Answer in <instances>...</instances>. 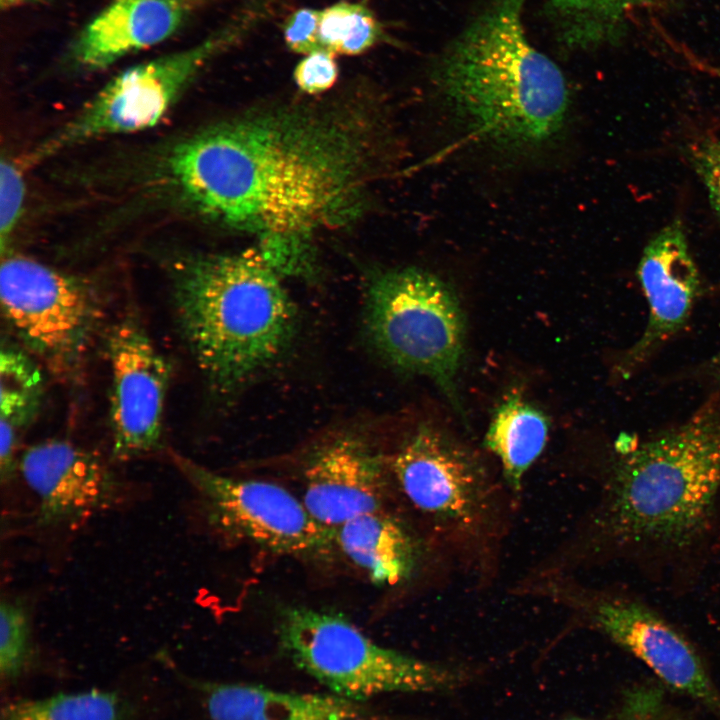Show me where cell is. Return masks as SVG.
Segmentation results:
<instances>
[{
  "label": "cell",
  "mask_w": 720,
  "mask_h": 720,
  "mask_svg": "<svg viewBox=\"0 0 720 720\" xmlns=\"http://www.w3.org/2000/svg\"><path fill=\"white\" fill-rule=\"evenodd\" d=\"M360 110L249 112L175 145L166 175L199 214L258 237L280 276L311 277L312 236L356 216L384 156L383 129Z\"/></svg>",
  "instance_id": "1"
},
{
  "label": "cell",
  "mask_w": 720,
  "mask_h": 720,
  "mask_svg": "<svg viewBox=\"0 0 720 720\" xmlns=\"http://www.w3.org/2000/svg\"><path fill=\"white\" fill-rule=\"evenodd\" d=\"M527 0H492L441 53L431 81L448 117L472 145L528 156L566 130L571 95L560 68L528 40Z\"/></svg>",
  "instance_id": "2"
},
{
  "label": "cell",
  "mask_w": 720,
  "mask_h": 720,
  "mask_svg": "<svg viewBox=\"0 0 720 720\" xmlns=\"http://www.w3.org/2000/svg\"><path fill=\"white\" fill-rule=\"evenodd\" d=\"M280 277L258 249L186 254L172 262L179 326L216 392L236 390L290 343L296 311Z\"/></svg>",
  "instance_id": "3"
},
{
  "label": "cell",
  "mask_w": 720,
  "mask_h": 720,
  "mask_svg": "<svg viewBox=\"0 0 720 720\" xmlns=\"http://www.w3.org/2000/svg\"><path fill=\"white\" fill-rule=\"evenodd\" d=\"M719 492L720 400H711L619 460L599 530L627 548H682L703 531Z\"/></svg>",
  "instance_id": "4"
},
{
  "label": "cell",
  "mask_w": 720,
  "mask_h": 720,
  "mask_svg": "<svg viewBox=\"0 0 720 720\" xmlns=\"http://www.w3.org/2000/svg\"><path fill=\"white\" fill-rule=\"evenodd\" d=\"M277 635L299 669L356 702L385 693L447 690L460 681L455 670L380 646L338 613L289 606L280 612Z\"/></svg>",
  "instance_id": "5"
},
{
  "label": "cell",
  "mask_w": 720,
  "mask_h": 720,
  "mask_svg": "<svg viewBox=\"0 0 720 720\" xmlns=\"http://www.w3.org/2000/svg\"><path fill=\"white\" fill-rule=\"evenodd\" d=\"M365 324L369 339L393 366L429 377L461 409L455 378L464 355L465 319L445 281L415 267L376 273L368 282Z\"/></svg>",
  "instance_id": "6"
},
{
  "label": "cell",
  "mask_w": 720,
  "mask_h": 720,
  "mask_svg": "<svg viewBox=\"0 0 720 720\" xmlns=\"http://www.w3.org/2000/svg\"><path fill=\"white\" fill-rule=\"evenodd\" d=\"M266 8L263 2H254L200 43L123 71L42 144L33 160L101 136L154 126L198 72L249 32L265 16Z\"/></svg>",
  "instance_id": "7"
},
{
  "label": "cell",
  "mask_w": 720,
  "mask_h": 720,
  "mask_svg": "<svg viewBox=\"0 0 720 720\" xmlns=\"http://www.w3.org/2000/svg\"><path fill=\"white\" fill-rule=\"evenodd\" d=\"M0 299L9 325L51 373L64 378L79 369L101 313L87 280L8 254L1 262Z\"/></svg>",
  "instance_id": "8"
},
{
  "label": "cell",
  "mask_w": 720,
  "mask_h": 720,
  "mask_svg": "<svg viewBox=\"0 0 720 720\" xmlns=\"http://www.w3.org/2000/svg\"><path fill=\"white\" fill-rule=\"evenodd\" d=\"M408 501L441 533L477 540L496 517V488L481 462L462 444L429 425L419 426L391 463Z\"/></svg>",
  "instance_id": "9"
},
{
  "label": "cell",
  "mask_w": 720,
  "mask_h": 720,
  "mask_svg": "<svg viewBox=\"0 0 720 720\" xmlns=\"http://www.w3.org/2000/svg\"><path fill=\"white\" fill-rule=\"evenodd\" d=\"M172 458L201 496L209 524L222 534L297 558L331 551L335 530L318 523L284 487L224 476L177 453Z\"/></svg>",
  "instance_id": "10"
},
{
  "label": "cell",
  "mask_w": 720,
  "mask_h": 720,
  "mask_svg": "<svg viewBox=\"0 0 720 720\" xmlns=\"http://www.w3.org/2000/svg\"><path fill=\"white\" fill-rule=\"evenodd\" d=\"M114 458L126 461L160 446L170 366L142 324L127 316L107 339Z\"/></svg>",
  "instance_id": "11"
},
{
  "label": "cell",
  "mask_w": 720,
  "mask_h": 720,
  "mask_svg": "<svg viewBox=\"0 0 720 720\" xmlns=\"http://www.w3.org/2000/svg\"><path fill=\"white\" fill-rule=\"evenodd\" d=\"M590 624L629 651L663 682L720 715V693L698 653L672 625L646 605L622 596L580 598Z\"/></svg>",
  "instance_id": "12"
},
{
  "label": "cell",
  "mask_w": 720,
  "mask_h": 720,
  "mask_svg": "<svg viewBox=\"0 0 720 720\" xmlns=\"http://www.w3.org/2000/svg\"><path fill=\"white\" fill-rule=\"evenodd\" d=\"M19 471L38 499L40 526L72 525L120 501L122 484L95 452L65 440L28 447Z\"/></svg>",
  "instance_id": "13"
},
{
  "label": "cell",
  "mask_w": 720,
  "mask_h": 720,
  "mask_svg": "<svg viewBox=\"0 0 720 720\" xmlns=\"http://www.w3.org/2000/svg\"><path fill=\"white\" fill-rule=\"evenodd\" d=\"M303 503L314 519L335 529L382 509L385 457L364 437L340 433L309 455L303 470Z\"/></svg>",
  "instance_id": "14"
},
{
  "label": "cell",
  "mask_w": 720,
  "mask_h": 720,
  "mask_svg": "<svg viewBox=\"0 0 720 720\" xmlns=\"http://www.w3.org/2000/svg\"><path fill=\"white\" fill-rule=\"evenodd\" d=\"M649 306L648 323L624 356L620 370L629 376L686 324L700 289L697 266L682 223L674 220L650 239L637 269Z\"/></svg>",
  "instance_id": "15"
},
{
  "label": "cell",
  "mask_w": 720,
  "mask_h": 720,
  "mask_svg": "<svg viewBox=\"0 0 720 720\" xmlns=\"http://www.w3.org/2000/svg\"><path fill=\"white\" fill-rule=\"evenodd\" d=\"M204 0H111L75 38L74 64L106 68L172 36Z\"/></svg>",
  "instance_id": "16"
},
{
  "label": "cell",
  "mask_w": 720,
  "mask_h": 720,
  "mask_svg": "<svg viewBox=\"0 0 720 720\" xmlns=\"http://www.w3.org/2000/svg\"><path fill=\"white\" fill-rule=\"evenodd\" d=\"M203 688L211 720H376L361 702L335 694L290 693L244 684Z\"/></svg>",
  "instance_id": "17"
},
{
  "label": "cell",
  "mask_w": 720,
  "mask_h": 720,
  "mask_svg": "<svg viewBox=\"0 0 720 720\" xmlns=\"http://www.w3.org/2000/svg\"><path fill=\"white\" fill-rule=\"evenodd\" d=\"M334 530L335 544L376 585L401 584L420 563L416 537L400 519L382 509L359 515Z\"/></svg>",
  "instance_id": "18"
},
{
  "label": "cell",
  "mask_w": 720,
  "mask_h": 720,
  "mask_svg": "<svg viewBox=\"0 0 720 720\" xmlns=\"http://www.w3.org/2000/svg\"><path fill=\"white\" fill-rule=\"evenodd\" d=\"M548 429L544 413L519 394L509 395L496 409L485 445L498 458L511 489H520L524 475L543 452Z\"/></svg>",
  "instance_id": "19"
},
{
  "label": "cell",
  "mask_w": 720,
  "mask_h": 720,
  "mask_svg": "<svg viewBox=\"0 0 720 720\" xmlns=\"http://www.w3.org/2000/svg\"><path fill=\"white\" fill-rule=\"evenodd\" d=\"M126 708L114 692L60 693L7 703L1 720H124Z\"/></svg>",
  "instance_id": "20"
},
{
  "label": "cell",
  "mask_w": 720,
  "mask_h": 720,
  "mask_svg": "<svg viewBox=\"0 0 720 720\" xmlns=\"http://www.w3.org/2000/svg\"><path fill=\"white\" fill-rule=\"evenodd\" d=\"M642 0H549L561 42L588 48L608 38L626 9Z\"/></svg>",
  "instance_id": "21"
},
{
  "label": "cell",
  "mask_w": 720,
  "mask_h": 720,
  "mask_svg": "<svg viewBox=\"0 0 720 720\" xmlns=\"http://www.w3.org/2000/svg\"><path fill=\"white\" fill-rule=\"evenodd\" d=\"M43 396V377L23 351L3 347L0 352V421L19 431L37 416Z\"/></svg>",
  "instance_id": "22"
},
{
  "label": "cell",
  "mask_w": 720,
  "mask_h": 720,
  "mask_svg": "<svg viewBox=\"0 0 720 720\" xmlns=\"http://www.w3.org/2000/svg\"><path fill=\"white\" fill-rule=\"evenodd\" d=\"M319 37L325 51L355 56L387 39L382 23L363 3L339 1L321 10Z\"/></svg>",
  "instance_id": "23"
},
{
  "label": "cell",
  "mask_w": 720,
  "mask_h": 720,
  "mask_svg": "<svg viewBox=\"0 0 720 720\" xmlns=\"http://www.w3.org/2000/svg\"><path fill=\"white\" fill-rule=\"evenodd\" d=\"M32 653L31 624L24 603L2 599L0 605V672L12 680L20 676Z\"/></svg>",
  "instance_id": "24"
},
{
  "label": "cell",
  "mask_w": 720,
  "mask_h": 720,
  "mask_svg": "<svg viewBox=\"0 0 720 720\" xmlns=\"http://www.w3.org/2000/svg\"><path fill=\"white\" fill-rule=\"evenodd\" d=\"M25 198V182L16 164L8 159L0 166V239L2 252L22 215Z\"/></svg>",
  "instance_id": "25"
},
{
  "label": "cell",
  "mask_w": 720,
  "mask_h": 720,
  "mask_svg": "<svg viewBox=\"0 0 720 720\" xmlns=\"http://www.w3.org/2000/svg\"><path fill=\"white\" fill-rule=\"evenodd\" d=\"M320 16L321 10L302 7L285 19L282 31L289 50L303 55L325 51L319 37Z\"/></svg>",
  "instance_id": "26"
},
{
  "label": "cell",
  "mask_w": 720,
  "mask_h": 720,
  "mask_svg": "<svg viewBox=\"0 0 720 720\" xmlns=\"http://www.w3.org/2000/svg\"><path fill=\"white\" fill-rule=\"evenodd\" d=\"M689 155L705 186L711 206L720 217V138L697 140L690 146Z\"/></svg>",
  "instance_id": "27"
},
{
  "label": "cell",
  "mask_w": 720,
  "mask_h": 720,
  "mask_svg": "<svg viewBox=\"0 0 720 720\" xmlns=\"http://www.w3.org/2000/svg\"><path fill=\"white\" fill-rule=\"evenodd\" d=\"M335 56L327 51L305 55L294 70L297 87L312 95L323 93L333 87L339 73Z\"/></svg>",
  "instance_id": "28"
},
{
  "label": "cell",
  "mask_w": 720,
  "mask_h": 720,
  "mask_svg": "<svg viewBox=\"0 0 720 720\" xmlns=\"http://www.w3.org/2000/svg\"><path fill=\"white\" fill-rule=\"evenodd\" d=\"M19 433L20 431L12 425L0 421V476L3 483L14 477L19 465L16 460Z\"/></svg>",
  "instance_id": "29"
},
{
  "label": "cell",
  "mask_w": 720,
  "mask_h": 720,
  "mask_svg": "<svg viewBox=\"0 0 720 720\" xmlns=\"http://www.w3.org/2000/svg\"><path fill=\"white\" fill-rule=\"evenodd\" d=\"M39 1L41 0H0V5L2 9L9 10L33 4Z\"/></svg>",
  "instance_id": "30"
},
{
  "label": "cell",
  "mask_w": 720,
  "mask_h": 720,
  "mask_svg": "<svg viewBox=\"0 0 720 720\" xmlns=\"http://www.w3.org/2000/svg\"><path fill=\"white\" fill-rule=\"evenodd\" d=\"M713 376H714L715 380L720 384V355L714 361Z\"/></svg>",
  "instance_id": "31"
},
{
  "label": "cell",
  "mask_w": 720,
  "mask_h": 720,
  "mask_svg": "<svg viewBox=\"0 0 720 720\" xmlns=\"http://www.w3.org/2000/svg\"><path fill=\"white\" fill-rule=\"evenodd\" d=\"M570 720H578V719H570ZM635 720H657V719L645 718V719H635Z\"/></svg>",
  "instance_id": "32"
}]
</instances>
